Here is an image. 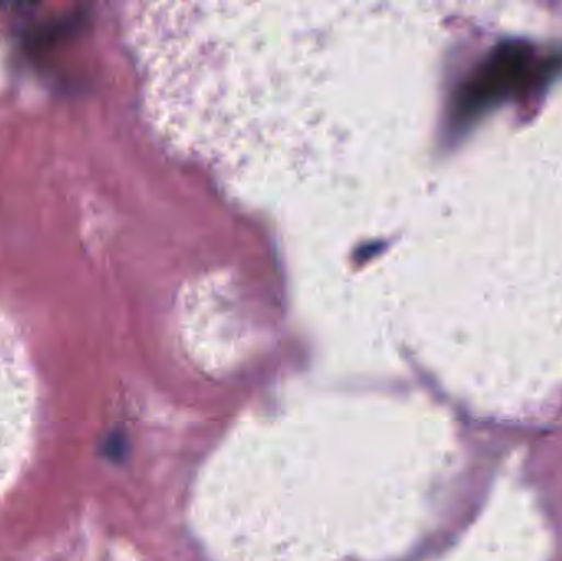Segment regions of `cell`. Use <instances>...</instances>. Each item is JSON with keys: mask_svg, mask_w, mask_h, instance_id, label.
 <instances>
[{"mask_svg": "<svg viewBox=\"0 0 562 561\" xmlns=\"http://www.w3.org/2000/svg\"><path fill=\"white\" fill-rule=\"evenodd\" d=\"M533 66V49L527 43L507 42L497 46L459 92L456 122L471 124L512 92L538 78Z\"/></svg>", "mask_w": 562, "mask_h": 561, "instance_id": "obj_2", "label": "cell"}, {"mask_svg": "<svg viewBox=\"0 0 562 561\" xmlns=\"http://www.w3.org/2000/svg\"><path fill=\"white\" fill-rule=\"evenodd\" d=\"M35 415V385L22 343L0 315V493L29 457Z\"/></svg>", "mask_w": 562, "mask_h": 561, "instance_id": "obj_1", "label": "cell"}]
</instances>
